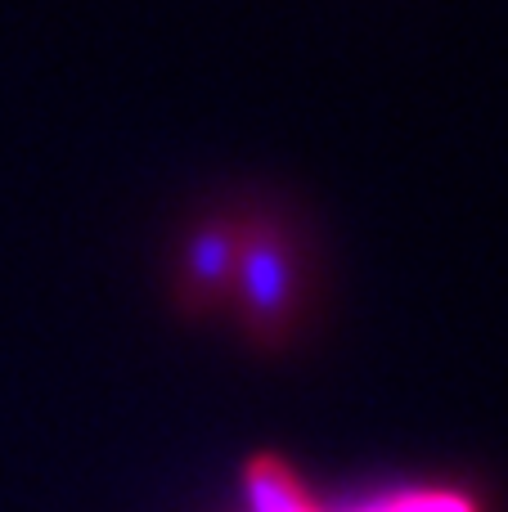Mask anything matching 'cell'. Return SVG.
I'll list each match as a JSON object with an SVG mask.
<instances>
[{
	"label": "cell",
	"instance_id": "1",
	"mask_svg": "<svg viewBox=\"0 0 508 512\" xmlns=\"http://www.w3.org/2000/svg\"><path fill=\"white\" fill-rule=\"evenodd\" d=\"M234 297H239L248 324L257 337L279 333L297 301V261L288 243L275 230H248L239 248V265H234Z\"/></svg>",
	"mask_w": 508,
	"mask_h": 512
},
{
	"label": "cell",
	"instance_id": "2",
	"mask_svg": "<svg viewBox=\"0 0 508 512\" xmlns=\"http://www.w3.org/2000/svg\"><path fill=\"white\" fill-rule=\"evenodd\" d=\"M239 248H243V230L230 221H212L189 239V279L203 292H225L234 283V265H239Z\"/></svg>",
	"mask_w": 508,
	"mask_h": 512
},
{
	"label": "cell",
	"instance_id": "3",
	"mask_svg": "<svg viewBox=\"0 0 508 512\" xmlns=\"http://www.w3.org/2000/svg\"><path fill=\"white\" fill-rule=\"evenodd\" d=\"M243 486H248V504L252 512H311V499L297 486V477L270 454H257L243 472Z\"/></svg>",
	"mask_w": 508,
	"mask_h": 512
},
{
	"label": "cell",
	"instance_id": "4",
	"mask_svg": "<svg viewBox=\"0 0 508 512\" xmlns=\"http://www.w3.org/2000/svg\"><path fill=\"white\" fill-rule=\"evenodd\" d=\"M383 512H477V508L459 495H419V499H401V504H392Z\"/></svg>",
	"mask_w": 508,
	"mask_h": 512
}]
</instances>
